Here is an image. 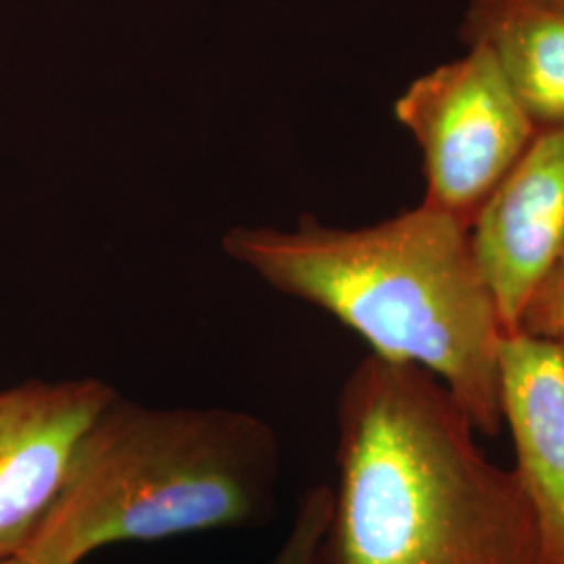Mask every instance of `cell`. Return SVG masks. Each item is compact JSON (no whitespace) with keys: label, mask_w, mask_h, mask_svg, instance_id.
Listing matches in <instances>:
<instances>
[{"label":"cell","mask_w":564,"mask_h":564,"mask_svg":"<svg viewBox=\"0 0 564 564\" xmlns=\"http://www.w3.org/2000/svg\"><path fill=\"white\" fill-rule=\"evenodd\" d=\"M423 366L368 356L337 408V487L316 564H542L514 468L491 463Z\"/></svg>","instance_id":"cell-1"},{"label":"cell","mask_w":564,"mask_h":564,"mask_svg":"<svg viewBox=\"0 0 564 564\" xmlns=\"http://www.w3.org/2000/svg\"><path fill=\"white\" fill-rule=\"evenodd\" d=\"M223 247L274 291L360 335L375 356L433 372L479 433L502 431L505 330L463 224L421 203L364 228L314 218L293 230L237 226Z\"/></svg>","instance_id":"cell-2"},{"label":"cell","mask_w":564,"mask_h":564,"mask_svg":"<svg viewBox=\"0 0 564 564\" xmlns=\"http://www.w3.org/2000/svg\"><path fill=\"white\" fill-rule=\"evenodd\" d=\"M281 470L279 435L260 416L116 395L20 554L36 564H80L102 545L253 527L274 510Z\"/></svg>","instance_id":"cell-3"},{"label":"cell","mask_w":564,"mask_h":564,"mask_svg":"<svg viewBox=\"0 0 564 564\" xmlns=\"http://www.w3.org/2000/svg\"><path fill=\"white\" fill-rule=\"evenodd\" d=\"M393 116L423 151L424 205L466 228L540 132L484 48L416 78Z\"/></svg>","instance_id":"cell-4"},{"label":"cell","mask_w":564,"mask_h":564,"mask_svg":"<svg viewBox=\"0 0 564 564\" xmlns=\"http://www.w3.org/2000/svg\"><path fill=\"white\" fill-rule=\"evenodd\" d=\"M116 395L101 379L28 381L0 393V558L34 538L84 435Z\"/></svg>","instance_id":"cell-5"},{"label":"cell","mask_w":564,"mask_h":564,"mask_svg":"<svg viewBox=\"0 0 564 564\" xmlns=\"http://www.w3.org/2000/svg\"><path fill=\"white\" fill-rule=\"evenodd\" d=\"M505 335L564 251V123L544 128L468 226Z\"/></svg>","instance_id":"cell-6"},{"label":"cell","mask_w":564,"mask_h":564,"mask_svg":"<svg viewBox=\"0 0 564 564\" xmlns=\"http://www.w3.org/2000/svg\"><path fill=\"white\" fill-rule=\"evenodd\" d=\"M500 402L514 470L538 517L542 564H564V339L505 335Z\"/></svg>","instance_id":"cell-7"},{"label":"cell","mask_w":564,"mask_h":564,"mask_svg":"<svg viewBox=\"0 0 564 564\" xmlns=\"http://www.w3.org/2000/svg\"><path fill=\"white\" fill-rule=\"evenodd\" d=\"M460 39L494 59L540 130L564 123V0H473Z\"/></svg>","instance_id":"cell-8"},{"label":"cell","mask_w":564,"mask_h":564,"mask_svg":"<svg viewBox=\"0 0 564 564\" xmlns=\"http://www.w3.org/2000/svg\"><path fill=\"white\" fill-rule=\"evenodd\" d=\"M333 506V487L316 485L307 489L300 500L295 521L270 564H316L324 529L328 524Z\"/></svg>","instance_id":"cell-9"},{"label":"cell","mask_w":564,"mask_h":564,"mask_svg":"<svg viewBox=\"0 0 564 564\" xmlns=\"http://www.w3.org/2000/svg\"><path fill=\"white\" fill-rule=\"evenodd\" d=\"M517 333L564 339V251L531 295Z\"/></svg>","instance_id":"cell-10"},{"label":"cell","mask_w":564,"mask_h":564,"mask_svg":"<svg viewBox=\"0 0 564 564\" xmlns=\"http://www.w3.org/2000/svg\"><path fill=\"white\" fill-rule=\"evenodd\" d=\"M0 564H36L32 563V561H28L25 556H21V554H15V556H7V558H0Z\"/></svg>","instance_id":"cell-11"}]
</instances>
